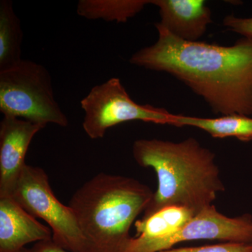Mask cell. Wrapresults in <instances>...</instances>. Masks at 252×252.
<instances>
[{"mask_svg":"<svg viewBox=\"0 0 252 252\" xmlns=\"http://www.w3.org/2000/svg\"><path fill=\"white\" fill-rule=\"evenodd\" d=\"M155 27L157 42L132 55L131 64L170 74L215 114L252 116V37L219 46L182 40L158 23Z\"/></svg>","mask_w":252,"mask_h":252,"instance_id":"obj_1","label":"cell"},{"mask_svg":"<svg viewBox=\"0 0 252 252\" xmlns=\"http://www.w3.org/2000/svg\"><path fill=\"white\" fill-rule=\"evenodd\" d=\"M132 156L140 166L152 167L157 175V190L143 218L172 206L198 215L225 190L216 155L194 137L179 142L140 139L132 145Z\"/></svg>","mask_w":252,"mask_h":252,"instance_id":"obj_2","label":"cell"},{"mask_svg":"<svg viewBox=\"0 0 252 252\" xmlns=\"http://www.w3.org/2000/svg\"><path fill=\"white\" fill-rule=\"evenodd\" d=\"M153 196L136 179L100 172L76 190L68 205L93 252H125L132 223Z\"/></svg>","mask_w":252,"mask_h":252,"instance_id":"obj_3","label":"cell"},{"mask_svg":"<svg viewBox=\"0 0 252 252\" xmlns=\"http://www.w3.org/2000/svg\"><path fill=\"white\" fill-rule=\"evenodd\" d=\"M0 112L46 126L69 125L55 97L49 71L30 60L0 71Z\"/></svg>","mask_w":252,"mask_h":252,"instance_id":"obj_4","label":"cell"},{"mask_svg":"<svg viewBox=\"0 0 252 252\" xmlns=\"http://www.w3.org/2000/svg\"><path fill=\"white\" fill-rule=\"evenodd\" d=\"M10 197L32 216L48 223L53 243L57 246L69 252H94L72 209L55 195L44 169L26 164Z\"/></svg>","mask_w":252,"mask_h":252,"instance_id":"obj_5","label":"cell"},{"mask_svg":"<svg viewBox=\"0 0 252 252\" xmlns=\"http://www.w3.org/2000/svg\"><path fill=\"white\" fill-rule=\"evenodd\" d=\"M81 107L85 113L83 128L92 140L102 138L109 128L123 123L141 121L170 125L172 117L165 109L132 100L116 77L92 88L81 99Z\"/></svg>","mask_w":252,"mask_h":252,"instance_id":"obj_6","label":"cell"},{"mask_svg":"<svg viewBox=\"0 0 252 252\" xmlns=\"http://www.w3.org/2000/svg\"><path fill=\"white\" fill-rule=\"evenodd\" d=\"M195 240L252 244V215L227 217L212 205L167 238L150 242H138L131 238L125 252H160L177 244Z\"/></svg>","mask_w":252,"mask_h":252,"instance_id":"obj_7","label":"cell"},{"mask_svg":"<svg viewBox=\"0 0 252 252\" xmlns=\"http://www.w3.org/2000/svg\"><path fill=\"white\" fill-rule=\"evenodd\" d=\"M46 126L4 116L0 123V198L9 197L23 168L32 140Z\"/></svg>","mask_w":252,"mask_h":252,"instance_id":"obj_8","label":"cell"},{"mask_svg":"<svg viewBox=\"0 0 252 252\" xmlns=\"http://www.w3.org/2000/svg\"><path fill=\"white\" fill-rule=\"evenodd\" d=\"M52 230L11 197L0 198V252H18L30 243L52 240Z\"/></svg>","mask_w":252,"mask_h":252,"instance_id":"obj_9","label":"cell"},{"mask_svg":"<svg viewBox=\"0 0 252 252\" xmlns=\"http://www.w3.org/2000/svg\"><path fill=\"white\" fill-rule=\"evenodd\" d=\"M159 9L158 24L172 35L198 41L212 22L211 10L203 0H152Z\"/></svg>","mask_w":252,"mask_h":252,"instance_id":"obj_10","label":"cell"},{"mask_svg":"<svg viewBox=\"0 0 252 252\" xmlns=\"http://www.w3.org/2000/svg\"><path fill=\"white\" fill-rule=\"evenodd\" d=\"M170 125L198 127L214 138L235 137L242 142L252 140V118L242 114H229L215 119L172 114Z\"/></svg>","mask_w":252,"mask_h":252,"instance_id":"obj_11","label":"cell"},{"mask_svg":"<svg viewBox=\"0 0 252 252\" xmlns=\"http://www.w3.org/2000/svg\"><path fill=\"white\" fill-rule=\"evenodd\" d=\"M191 210L183 207H167L152 216L142 218L135 223L136 241L150 242L167 238L178 231L195 217Z\"/></svg>","mask_w":252,"mask_h":252,"instance_id":"obj_12","label":"cell"},{"mask_svg":"<svg viewBox=\"0 0 252 252\" xmlns=\"http://www.w3.org/2000/svg\"><path fill=\"white\" fill-rule=\"evenodd\" d=\"M23 31L12 1H0V71L18 64L21 59Z\"/></svg>","mask_w":252,"mask_h":252,"instance_id":"obj_13","label":"cell"},{"mask_svg":"<svg viewBox=\"0 0 252 252\" xmlns=\"http://www.w3.org/2000/svg\"><path fill=\"white\" fill-rule=\"evenodd\" d=\"M150 0H80L79 16L89 20L102 19L108 22L126 23L141 12Z\"/></svg>","mask_w":252,"mask_h":252,"instance_id":"obj_14","label":"cell"},{"mask_svg":"<svg viewBox=\"0 0 252 252\" xmlns=\"http://www.w3.org/2000/svg\"><path fill=\"white\" fill-rule=\"evenodd\" d=\"M160 252H252V244L222 243L205 246L171 248Z\"/></svg>","mask_w":252,"mask_h":252,"instance_id":"obj_15","label":"cell"},{"mask_svg":"<svg viewBox=\"0 0 252 252\" xmlns=\"http://www.w3.org/2000/svg\"><path fill=\"white\" fill-rule=\"evenodd\" d=\"M223 24L229 31L243 37H252V17L240 18L228 15L223 19Z\"/></svg>","mask_w":252,"mask_h":252,"instance_id":"obj_16","label":"cell"},{"mask_svg":"<svg viewBox=\"0 0 252 252\" xmlns=\"http://www.w3.org/2000/svg\"><path fill=\"white\" fill-rule=\"evenodd\" d=\"M34 247L39 252H69L57 246L52 240L36 243Z\"/></svg>","mask_w":252,"mask_h":252,"instance_id":"obj_17","label":"cell"},{"mask_svg":"<svg viewBox=\"0 0 252 252\" xmlns=\"http://www.w3.org/2000/svg\"><path fill=\"white\" fill-rule=\"evenodd\" d=\"M18 252H39L36 250L35 247L32 249L23 248V250H20Z\"/></svg>","mask_w":252,"mask_h":252,"instance_id":"obj_18","label":"cell"}]
</instances>
